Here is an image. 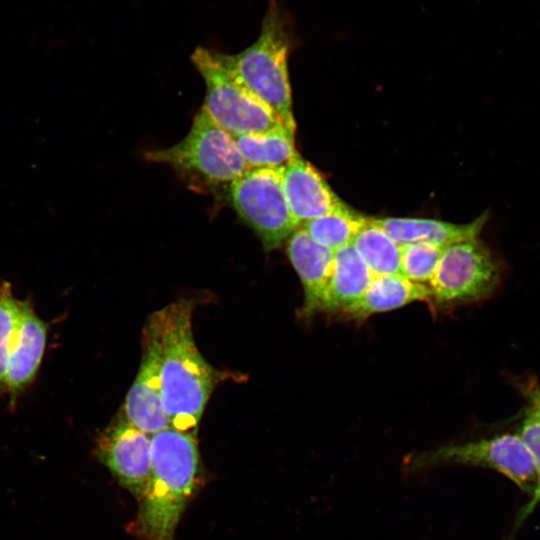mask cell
I'll return each instance as SVG.
<instances>
[{
    "label": "cell",
    "instance_id": "cell-1",
    "mask_svg": "<svg viewBox=\"0 0 540 540\" xmlns=\"http://www.w3.org/2000/svg\"><path fill=\"white\" fill-rule=\"evenodd\" d=\"M194 302L179 299L147 319L142 342L155 352L163 409L170 427L197 436L220 372L198 350L192 330Z\"/></svg>",
    "mask_w": 540,
    "mask_h": 540
},
{
    "label": "cell",
    "instance_id": "cell-2",
    "mask_svg": "<svg viewBox=\"0 0 540 540\" xmlns=\"http://www.w3.org/2000/svg\"><path fill=\"white\" fill-rule=\"evenodd\" d=\"M201 478L196 436L172 427L151 435L150 478L129 532L140 540H174Z\"/></svg>",
    "mask_w": 540,
    "mask_h": 540
},
{
    "label": "cell",
    "instance_id": "cell-3",
    "mask_svg": "<svg viewBox=\"0 0 540 540\" xmlns=\"http://www.w3.org/2000/svg\"><path fill=\"white\" fill-rule=\"evenodd\" d=\"M296 43L295 21L283 0H269L260 34L252 45L236 54L216 51L223 65L294 134L288 58Z\"/></svg>",
    "mask_w": 540,
    "mask_h": 540
},
{
    "label": "cell",
    "instance_id": "cell-4",
    "mask_svg": "<svg viewBox=\"0 0 540 540\" xmlns=\"http://www.w3.org/2000/svg\"><path fill=\"white\" fill-rule=\"evenodd\" d=\"M147 160L171 166L193 188L230 185L247 170V163L231 134L201 108L183 140L149 151Z\"/></svg>",
    "mask_w": 540,
    "mask_h": 540
},
{
    "label": "cell",
    "instance_id": "cell-5",
    "mask_svg": "<svg viewBox=\"0 0 540 540\" xmlns=\"http://www.w3.org/2000/svg\"><path fill=\"white\" fill-rule=\"evenodd\" d=\"M191 62L206 86L202 109L229 134H265L286 128L278 115L223 65L216 51L198 46Z\"/></svg>",
    "mask_w": 540,
    "mask_h": 540
},
{
    "label": "cell",
    "instance_id": "cell-6",
    "mask_svg": "<svg viewBox=\"0 0 540 540\" xmlns=\"http://www.w3.org/2000/svg\"><path fill=\"white\" fill-rule=\"evenodd\" d=\"M503 276V264L479 237L445 248L428 283L429 304L449 310L490 297Z\"/></svg>",
    "mask_w": 540,
    "mask_h": 540
},
{
    "label": "cell",
    "instance_id": "cell-7",
    "mask_svg": "<svg viewBox=\"0 0 540 540\" xmlns=\"http://www.w3.org/2000/svg\"><path fill=\"white\" fill-rule=\"evenodd\" d=\"M452 464L494 469L532 495L538 486L533 458L519 434L505 433L441 445L409 455L404 468L407 472H419Z\"/></svg>",
    "mask_w": 540,
    "mask_h": 540
},
{
    "label": "cell",
    "instance_id": "cell-8",
    "mask_svg": "<svg viewBox=\"0 0 540 540\" xmlns=\"http://www.w3.org/2000/svg\"><path fill=\"white\" fill-rule=\"evenodd\" d=\"M229 199L241 220L275 250L299 228L283 188L282 169H249L229 185Z\"/></svg>",
    "mask_w": 540,
    "mask_h": 540
},
{
    "label": "cell",
    "instance_id": "cell-9",
    "mask_svg": "<svg viewBox=\"0 0 540 540\" xmlns=\"http://www.w3.org/2000/svg\"><path fill=\"white\" fill-rule=\"evenodd\" d=\"M95 453L119 484L140 500L151 472V437L120 412L96 440Z\"/></svg>",
    "mask_w": 540,
    "mask_h": 540
},
{
    "label": "cell",
    "instance_id": "cell-10",
    "mask_svg": "<svg viewBox=\"0 0 540 540\" xmlns=\"http://www.w3.org/2000/svg\"><path fill=\"white\" fill-rule=\"evenodd\" d=\"M47 332V324L38 317L29 301H22L6 367V393L12 401L34 381L44 355Z\"/></svg>",
    "mask_w": 540,
    "mask_h": 540
},
{
    "label": "cell",
    "instance_id": "cell-11",
    "mask_svg": "<svg viewBox=\"0 0 540 540\" xmlns=\"http://www.w3.org/2000/svg\"><path fill=\"white\" fill-rule=\"evenodd\" d=\"M285 243L286 254L303 288L304 300L299 316L309 319L321 312L332 273L334 251L315 242L301 227Z\"/></svg>",
    "mask_w": 540,
    "mask_h": 540
},
{
    "label": "cell",
    "instance_id": "cell-12",
    "mask_svg": "<svg viewBox=\"0 0 540 540\" xmlns=\"http://www.w3.org/2000/svg\"><path fill=\"white\" fill-rule=\"evenodd\" d=\"M285 196L299 228L343 206L321 174L298 154L282 169Z\"/></svg>",
    "mask_w": 540,
    "mask_h": 540
},
{
    "label": "cell",
    "instance_id": "cell-13",
    "mask_svg": "<svg viewBox=\"0 0 540 540\" xmlns=\"http://www.w3.org/2000/svg\"><path fill=\"white\" fill-rule=\"evenodd\" d=\"M121 412L132 425L149 435L170 427L160 395L157 358L144 342L140 367Z\"/></svg>",
    "mask_w": 540,
    "mask_h": 540
},
{
    "label": "cell",
    "instance_id": "cell-14",
    "mask_svg": "<svg viewBox=\"0 0 540 540\" xmlns=\"http://www.w3.org/2000/svg\"><path fill=\"white\" fill-rule=\"evenodd\" d=\"M372 219L399 246L426 242L448 247L454 243L478 237L488 220V213L484 212L472 222L465 224L420 218Z\"/></svg>",
    "mask_w": 540,
    "mask_h": 540
},
{
    "label": "cell",
    "instance_id": "cell-15",
    "mask_svg": "<svg viewBox=\"0 0 540 540\" xmlns=\"http://www.w3.org/2000/svg\"><path fill=\"white\" fill-rule=\"evenodd\" d=\"M430 301L427 284L413 282L402 274L373 276L364 294L340 316L361 322L372 315L395 310L412 302Z\"/></svg>",
    "mask_w": 540,
    "mask_h": 540
},
{
    "label": "cell",
    "instance_id": "cell-16",
    "mask_svg": "<svg viewBox=\"0 0 540 540\" xmlns=\"http://www.w3.org/2000/svg\"><path fill=\"white\" fill-rule=\"evenodd\" d=\"M373 276L352 244L334 251L321 312L340 315L364 294Z\"/></svg>",
    "mask_w": 540,
    "mask_h": 540
},
{
    "label": "cell",
    "instance_id": "cell-17",
    "mask_svg": "<svg viewBox=\"0 0 540 540\" xmlns=\"http://www.w3.org/2000/svg\"><path fill=\"white\" fill-rule=\"evenodd\" d=\"M233 138L250 169L281 170L298 155L295 134L287 128Z\"/></svg>",
    "mask_w": 540,
    "mask_h": 540
},
{
    "label": "cell",
    "instance_id": "cell-18",
    "mask_svg": "<svg viewBox=\"0 0 540 540\" xmlns=\"http://www.w3.org/2000/svg\"><path fill=\"white\" fill-rule=\"evenodd\" d=\"M352 245L374 276L401 274L400 246L372 218H365Z\"/></svg>",
    "mask_w": 540,
    "mask_h": 540
},
{
    "label": "cell",
    "instance_id": "cell-19",
    "mask_svg": "<svg viewBox=\"0 0 540 540\" xmlns=\"http://www.w3.org/2000/svg\"><path fill=\"white\" fill-rule=\"evenodd\" d=\"M366 217L352 212L345 204L301 225L318 244L336 251L352 244Z\"/></svg>",
    "mask_w": 540,
    "mask_h": 540
},
{
    "label": "cell",
    "instance_id": "cell-20",
    "mask_svg": "<svg viewBox=\"0 0 540 540\" xmlns=\"http://www.w3.org/2000/svg\"><path fill=\"white\" fill-rule=\"evenodd\" d=\"M445 248L426 242H414L400 246L401 274L413 282L428 285Z\"/></svg>",
    "mask_w": 540,
    "mask_h": 540
},
{
    "label": "cell",
    "instance_id": "cell-21",
    "mask_svg": "<svg viewBox=\"0 0 540 540\" xmlns=\"http://www.w3.org/2000/svg\"><path fill=\"white\" fill-rule=\"evenodd\" d=\"M527 408L519 436L528 448L538 476V486L525 513L540 501V385L533 381L526 387Z\"/></svg>",
    "mask_w": 540,
    "mask_h": 540
},
{
    "label": "cell",
    "instance_id": "cell-22",
    "mask_svg": "<svg viewBox=\"0 0 540 540\" xmlns=\"http://www.w3.org/2000/svg\"><path fill=\"white\" fill-rule=\"evenodd\" d=\"M22 301L14 297L11 284L0 285V396L6 393V367L11 340L21 316Z\"/></svg>",
    "mask_w": 540,
    "mask_h": 540
}]
</instances>
